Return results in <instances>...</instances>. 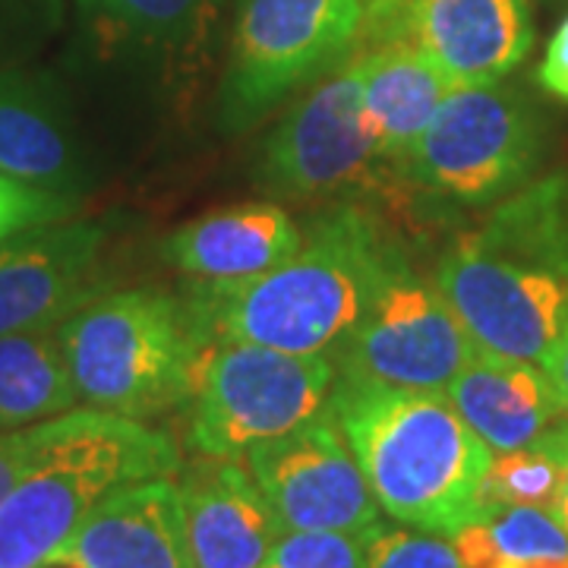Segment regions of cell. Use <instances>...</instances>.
<instances>
[{"mask_svg": "<svg viewBox=\"0 0 568 568\" xmlns=\"http://www.w3.org/2000/svg\"><path fill=\"white\" fill-rule=\"evenodd\" d=\"M392 231L357 205L316 215L301 246L263 275L193 284L186 304L205 345H263L335 357L361 323Z\"/></svg>", "mask_w": 568, "mask_h": 568, "instance_id": "1", "label": "cell"}, {"mask_svg": "<svg viewBox=\"0 0 568 568\" xmlns=\"http://www.w3.org/2000/svg\"><path fill=\"white\" fill-rule=\"evenodd\" d=\"M452 310L489 354L547 364L568 320V178L506 196L436 263Z\"/></svg>", "mask_w": 568, "mask_h": 568, "instance_id": "2", "label": "cell"}, {"mask_svg": "<svg viewBox=\"0 0 568 568\" xmlns=\"http://www.w3.org/2000/svg\"><path fill=\"white\" fill-rule=\"evenodd\" d=\"M332 414L388 518L452 537L484 511L493 448L465 424L446 392L342 379Z\"/></svg>", "mask_w": 568, "mask_h": 568, "instance_id": "3", "label": "cell"}, {"mask_svg": "<svg viewBox=\"0 0 568 568\" xmlns=\"http://www.w3.org/2000/svg\"><path fill=\"white\" fill-rule=\"evenodd\" d=\"M181 467V448L142 420L95 407L41 420L32 462L0 503V568H51L114 489Z\"/></svg>", "mask_w": 568, "mask_h": 568, "instance_id": "4", "label": "cell"}, {"mask_svg": "<svg viewBox=\"0 0 568 568\" xmlns=\"http://www.w3.org/2000/svg\"><path fill=\"white\" fill-rule=\"evenodd\" d=\"M80 405L149 420L190 405L209 345L186 301L152 287L99 294L58 325Z\"/></svg>", "mask_w": 568, "mask_h": 568, "instance_id": "5", "label": "cell"}, {"mask_svg": "<svg viewBox=\"0 0 568 568\" xmlns=\"http://www.w3.org/2000/svg\"><path fill=\"white\" fill-rule=\"evenodd\" d=\"M335 386L338 366L323 354L212 345L190 402L186 443L203 458H246L250 448L325 414Z\"/></svg>", "mask_w": 568, "mask_h": 568, "instance_id": "6", "label": "cell"}, {"mask_svg": "<svg viewBox=\"0 0 568 568\" xmlns=\"http://www.w3.org/2000/svg\"><path fill=\"white\" fill-rule=\"evenodd\" d=\"M474 338L452 310L436 272L392 237L361 323L335 351L342 379L388 388L446 392L474 357Z\"/></svg>", "mask_w": 568, "mask_h": 568, "instance_id": "7", "label": "cell"}, {"mask_svg": "<svg viewBox=\"0 0 568 568\" xmlns=\"http://www.w3.org/2000/svg\"><path fill=\"white\" fill-rule=\"evenodd\" d=\"M366 0H237L222 123L241 133L306 82L345 63L364 36Z\"/></svg>", "mask_w": 568, "mask_h": 568, "instance_id": "8", "label": "cell"}, {"mask_svg": "<svg viewBox=\"0 0 568 568\" xmlns=\"http://www.w3.org/2000/svg\"><path fill=\"white\" fill-rule=\"evenodd\" d=\"M540 152L537 114L515 89L455 85L395 171L433 196L487 205L521 190Z\"/></svg>", "mask_w": 568, "mask_h": 568, "instance_id": "9", "label": "cell"}, {"mask_svg": "<svg viewBox=\"0 0 568 568\" xmlns=\"http://www.w3.org/2000/svg\"><path fill=\"white\" fill-rule=\"evenodd\" d=\"M376 162L379 152L364 123V67L354 51L268 133L256 178L275 196L320 200L351 190Z\"/></svg>", "mask_w": 568, "mask_h": 568, "instance_id": "10", "label": "cell"}, {"mask_svg": "<svg viewBox=\"0 0 568 568\" xmlns=\"http://www.w3.org/2000/svg\"><path fill=\"white\" fill-rule=\"evenodd\" d=\"M282 530H369L379 503L332 407L316 420L246 452Z\"/></svg>", "mask_w": 568, "mask_h": 568, "instance_id": "11", "label": "cell"}, {"mask_svg": "<svg viewBox=\"0 0 568 568\" xmlns=\"http://www.w3.org/2000/svg\"><path fill=\"white\" fill-rule=\"evenodd\" d=\"M388 39L414 41L455 85H484L528 58L534 26L528 0H369L361 44Z\"/></svg>", "mask_w": 568, "mask_h": 568, "instance_id": "12", "label": "cell"}, {"mask_svg": "<svg viewBox=\"0 0 568 568\" xmlns=\"http://www.w3.org/2000/svg\"><path fill=\"white\" fill-rule=\"evenodd\" d=\"M102 246V224L70 219L0 244V335L58 328L99 297L95 268Z\"/></svg>", "mask_w": 568, "mask_h": 568, "instance_id": "13", "label": "cell"}, {"mask_svg": "<svg viewBox=\"0 0 568 568\" xmlns=\"http://www.w3.org/2000/svg\"><path fill=\"white\" fill-rule=\"evenodd\" d=\"M54 566L196 568L178 480L152 477L114 489L58 552Z\"/></svg>", "mask_w": 568, "mask_h": 568, "instance_id": "14", "label": "cell"}, {"mask_svg": "<svg viewBox=\"0 0 568 568\" xmlns=\"http://www.w3.org/2000/svg\"><path fill=\"white\" fill-rule=\"evenodd\" d=\"M186 537L196 568H268L282 525L250 470L227 458L181 467Z\"/></svg>", "mask_w": 568, "mask_h": 568, "instance_id": "15", "label": "cell"}, {"mask_svg": "<svg viewBox=\"0 0 568 568\" xmlns=\"http://www.w3.org/2000/svg\"><path fill=\"white\" fill-rule=\"evenodd\" d=\"M446 395L493 455L530 446L568 417L544 366L499 357L484 347L448 383Z\"/></svg>", "mask_w": 568, "mask_h": 568, "instance_id": "16", "label": "cell"}, {"mask_svg": "<svg viewBox=\"0 0 568 568\" xmlns=\"http://www.w3.org/2000/svg\"><path fill=\"white\" fill-rule=\"evenodd\" d=\"M301 241L304 227L282 205L246 203L181 224L162 256L196 282H241L284 263Z\"/></svg>", "mask_w": 568, "mask_h": 568, "instance_id": "17", "label": "cell"}, {"mask_svg": "<svg viewBox=\"0 0 568 568\" xmlns=\"http://www.w3.org/2000/svg\"><path fill=\"white\" fill-rule=\"evenodd\" d=\"M357 58L364 67L366 130L376 142L379 162L398 168L455 82H448L446 73L407 39L361 44Z\"/></svg>", "mask_w": 568, "mask_h": 568, "instance_id": "18", "label": "cell"}, {"mask_svg": "<svg viewBox=\"0 0 568 568\" xmlns=\"http://www.w3.org/2000/svg\"><path fill=\"white\" fill-rule=\"evenodd\" d=\"M0 174L67 196L85 174L61 102L22 73H0Z\"/></svg>", "mask_w": 568, "mask_h": 568, "instance_id": "19", "label": "cell"}, {"mask_svg": "<svg viewBox=\"0 0 568 568\" xmlns=\"http://www.w3.org/2000/svg\"><path fill=\"white\" fill-rule=\"evenodd\" d=\"M80 407L58 328L0 335V429H22Z\"/></svg>", "mask_w": 568, "mask_h": 568, "instance_id": "20", "label": "cell"}, {"mask_svg": "<svg viewBox=\"0 0 568 568\" xmlns=\"http://www.w3.org/2000/svg\"><path fill=\"white\" fill-rule=\"evenodd\" d=\"M82 17L118 41L183 54L200 48L222 0H77Z\"/></svg>", "mask_w": 568, "mask_h": 568, "instance_id": "21", "label": "cell"}, {"mask_svg": "<svg viewBox=\"0 0 568 568\" xmlns=\"http://www.w3.org/2000/svg\"><path fill=\"white\" fill-rule=\"evenodd\" d=\"M562 496V452L552 439V426L525 448L493 455L484 503L503 506H537L556 515Z\"/></svg>", "mask_w": 568, "mask_h": 568, "instance_id": "22", "label": "cell"}, {"mask_svg": "<svg viewBox=\"0 0 568 568\" xmlns=\"http://www.w3.org/2000/svg\"><path fill=\"white\" fill-rule=\"evenodd\" d=\"M480 521L487 525L489 540L506 566L568 556V530L547 508L487 503L480 511Z\"/></svg>", "mask_w": 568, "mask_h": 568, "instance_id": "23", "label": "cell"}, {"mask_svg": "<svg viewBox=\"0 0 568 568\" xmlns=\"http://www.w3.org/2000/svg\"><path fill=\"white\" fill-rule=\"evenodd\" d=\"M369 530H282L268 568H366Z\"/></svg>", "mask_w": 568, "mask_h": 568, "instance_id": "24", "label": "cell"}, {"mask_svg": "<svg viewBox=\"0 0 568 568\" xmlns=\"http://www.w3.org/2000/svg\"><path fill=\"white\" fill-rule=\"evenodd\" d=\"M366 568H462L448 537L376 521L366 534Z\"/></svg>", "mask_w": 568, "mask_h": 568, "instance_id": "25", "label": "cell"}, {"mask_svg": "<svg viewBox=\"0 0 568 568\" xmlns=\"http://www.w3.org/2000/svg\"><path fill=\"white\" fill-rule=\"evenodd\" d=\"M73 212H77V196L0 174V244L41 224L67 222Z\"/></svg>", "mask_w": 568, "mask_h": 568, "instance_id": "26", "label": "cell"}, {"mask_svg": "<svg viewBox=\"0 0 568 568\" xmlns=\"http://www.w3.org/2000/svg\"><path fill=\"white\" fill-rule=\"evenodd\" d=\"M36 452V424L22 429H0V503L17 487Z\"/></svg>", "mask_w": 568, "mask_h": 568, "instance_id": "27", "label": "cell"}, {"mask_svg": "<svg viewBox=\"0 0 568 568\" xmlns=\"http://www.w3.org/2000/svg\"><path fill=\"white\" fill-rule=\"evenodd\" d=\"M537 80L547 92L568 102V17L549 39L547 54L540 61V70H537Z\"/></svg>", "mask_w": 568, "mask_h": 568, "instance_id": "28", "label": "cell"}, {"mask_svg": "<svg viewBox=\"0 0 568 568\" xmlns=\"http://www.w3.org/2000/svg\"><path fill=\"white\" fill-rule=\"evenodd\" d=\"M544 369H547L549 383L556 386V392H559V398H562V405H566V410H568V320H566V325H562V335H559V342H556V345H552V351H549Z\"/></svg>", "mask_w": 568, "mask_h": 568, "instance_id": "29", "label": "cell"}, {"mask_svg": "<svg viewBox=\"0 0 568 568\" xmlns=\"http://www.w3.org/2000/svg\"><path fill=\"white\" fill-rule=\"evenodd\" d=\"M552 439L562 452V496H559V506H556V518L568 530V417H562L559 424L552 426Z\"/></svg>", "mask_w": 568, "mask_h": 568, "instance_id": "30", "label": "cell"}, {"mask_svg": "<svg viewBox=\"0 0 568 568\" xmlns=\"http://www.w3.org/2000/svg\"><path fill=\"white\" fill-rule=\"evenodd\" d=\"M506 568H568V556H552V559H528V562H511Z\"/></svg>", "mask_w": 568, "mask_h": 568, "instance_id": "31", "label": "cell"}, {"mask_svg": "<svg viewBox=\"0 0 568 568\" xmlns=\"http://www.w3.org/2000/svg\"><path fill=\"white\" fill-rule=\"evenodd\" d=\"M51 568H70V566H51Z\"/></svg>", "mask_w": 568, "mask_h": 568, "instance_id": "32", "label": "cell"}, {"mask_svg": "<svg viewBox=\"0 0 568 568\" xmlns=\"http://www.w3.org/2000/svg\"><path fill=\"white\" fill-rule=\"evenodd\" d=\"M366 3H369V0H366Z\"/></svg>", "mask_w": 568, "mask_h": 568, "instance_id": "33", "label": "cell"}]
</instances>
